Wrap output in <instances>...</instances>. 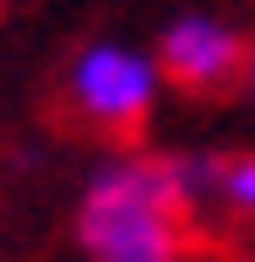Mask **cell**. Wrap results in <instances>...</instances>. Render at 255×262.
<instances>
[{"instance_id": "1", "label": "cell", "mask_w": 255, "mask_h": 262, "mask_svg": "<svg viewBox=\"0 0 255 262\" xmlns=\"http://www.w3.org/2000/svg\"><path fill=\"white\" fill-rule=\"evenodd\" d=\"M207 200L200 152H104L76 186L83 262H187L193 207Z\"/></svg>"}, {"instance_id": "2", "label": "cell", "mask_w": 255, "mask_h": 262, "mask_svg": "<svg viewBox=\"0 0 255 262\" xmlns=\"http://www.w3.org/2000/svg\"><path fill=\"white\" fill-rule=\"evenodd\" d=\"M159 90H166L159 55L138 49V41H110V35L83 41L62 69L69 118L83 131H97V138H138L152 124V111H159Z\"/></svg>"}, {"instance_id": "3", "label": "cell", "mask_w": 255, "mask_h": 262, "mask_svg": "<svg viewBox=\"0 0 255 262\" xmlns=\"http://www.w3.org/2000/svg\"><path fill=\"white\" fill-rule=\"evenodd\" d=\"M159 69L179 97H221V90H242L248 83V55H255V35L235 28L228 14L214 7H187L159 28Z\"/></svg>"}, {"instance_id": "4", "label": "cell", "mask_w": 255, "mask_h": 262, "mask_svg": "<svg viewBox=\"0 0 255 262\" xmlns=\"http://www.w3.org/2000/svg\"><path fill=\"white\" fill-rule=\"evenodd\" d=\"M207 200H221L235 221L255 228V152H221V159H207Z\"/></svg>"}, {"instance_id": "5", "label": "cell", "mask_w": 255, "mask_h": 262, "mask_svg": "<svg viewBox=\"0 0 255 262\" xmlns=\"http://www.w3.org/2000/svg\"><path fill=\"white\" fill-rule=\"evenodd\" d=\"M242 90H248V104H255V55H248V83H242Z\"/></svg>"}, {"instance_id": "6", "label": "cell", "mask_w": 255, "mask_h": 262, "mask_svg": "<svg viewBox=\"0 0 255 262\" xmlns=\"http://www.w3.org/2000/svg\"><path fill=\"white\" fill-rule=\"evenodd\" d=\"M0 7H7V0H0Z\"/></svg>"}]
</instances>
